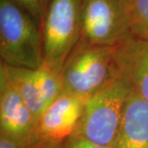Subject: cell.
Listing matches in <instances>:
<instances>
[{"label": "cell", "instance_id": "3", "mask_svg": "<svg viewBox=\"0 0 148 148\" xmlns=\"http://www.w3.org/2000/svg\"><path fill=\"white\" fill-rule=\"evenodd\" d=\"M114 47L95 45L81 39L60 73L63 93L88 98L116 77Z\"/></svg>", "mask_w": 148, "mask_h": 148}, {"label": "cell", "instance_id": "12", "mask_svg": "<svg viewBox=\"0 0 148 148\" xmlns=\"http://www.w3.org/2000/svg\"><path fill=\"white\" fill-rule=\"evenodd\" d=\"M32 16L41 28L51 0H12Z\"/></svg>", "mask_w": 148, "mask_h": 148}, {"label": "cell", "instance_id": "5", "mask_svg": "<svg viewBox=\"0 0 148 148\" xmlns=\"http://www.w3.org/2000/svg\"><path fill=\"white\" fill-rule=\"evenodd\" d=\"M131 36L128 0H83L82 40L114 47Z\"/></svg>", "mask_w": 148, "mask_h": 148}, {"label": "cell", "instance_id": "7", "mask_svg": "<svg viewBox=\"0 0 148 148\" xmlns=\"http://www.w3.org/2000/svg\"><path fill=\"white\" fill-rule=\"evenodd\" d=\"M0 135L33 143L38 138V119L0 66Z\"/></svg>", "mask_w": 148, "mask_h": 148}, {"label": "cell", "instance_id": "1", "mask_svg": "<svg viewBox=\"0 0 148 148\" xmlns=\"http://www.w3.org/2000/svg\"><path fill=\"white\" fill-rule=\"evenodd\" d=\"M0 56L2 64L36 69L44 64L41 28L12 0H0Z\"/></svg>", "mask_w": 148, "mask_h": 148}, {"label": "cell", "instance_id": "8", "mask_svg": "<svg viewBox=\"0 0 148 148\" xmlns=\"http://www.w3.org/2000/svg\"><path fill=\"white\" fill-rule=\"evenodd\" d=\"M87 98L62 93L44 111L38 122V138L49 143H64L73 134Z\"/></svg>", "mask_w": 148, "mask_h": 148}, {"label": "cell", "instance_id": "9", "mask_svg": "<svg viewBox=\"0 0 148 148\" xmlns=\"http://www.w3.org/2000/svg\"><path fill=\"white\" fill-rule=\"evenodd\" d=\"M116 77L148 103V40L131 36L114 47Z\"/></svg>", "mask_w": 148, "mask_h": 148}, {"label": "cell", "instance_id": "4", "mask_svg": "<svg viewBox=\"0 0 148 148\" xmlns=\"http://www.w3.org/2000/svg\"><path fill=\"white\" fill-rule=\"evenodd\" d=\"M83 0H51L41 26L44 65L61 72L82 37Z\"/></svg>", "mask_w": 148, "mask_h": 148}, {"label": "cell", "instance_id": "13", "mask_svg": "<svg viewBox=\"0 0 148 148\" xmlns=\"http://www.w3.org/2000/svg\"><path fill=\"white\" fill-rule=\"evenodd\" d=\"M64 148H112L110 147L101 146L95 144L77 136L76 134L71 135L69 138H67L64 143Z\"/></svg>", "mask_w": 148, "mask_h": 148}, {"label": "cell", "instance_id": "11", "mask_svg": "<svg viewBox=\"0 0 148 148\" xmlns=\"http://www.w3.org/2000/svg\"><path fill=\"white\" fill-rule=\"evenodd\" d=\"M132 36L148 40V0H128Z\"/></svg>", "mask_w": 148, "mask_h": 148}, {"label": "cell", "instance_id": "6", "mask_svg": "<svg viewBox=\"0 0 148 148\" xmlns=\"http://www.w3.org/2000/svg\"><path fill=\"white\" fill-rule=\"evenodd\" d=\"M7 76L38 122L44 111L63 93L60 73L44 65L36 69L11 67L1 63Z\"/></svg>", "mask_w": 148, "mask_h": 148}, {"label": "cell", "instance_id": "10", "mask_svg": "<svg viewBox=\"0 0 148 148\" xmlns=\"http://www.w3.org/2000/svg\"><path fill=\"white\" fill-rule=\"evenodd\" d=\"M112 148H148V103L132 90Z\"/></svg>", "mask_w": 148, "mask_h": 148}, {"label": "cell", "instance_id": "2", "mask_svg": "<svg viewBox=\"0 0 148 148\" xmlns=\"http://www.w3.org/2000/svg\"><path fill=\"white\" fill-rule=\"evenodd\" d=\"M129 86L114 77L87 98L73 134L91 143L112 147L121 126Z\"/></svg>", "mask_w": 148, "mask_h": 148}]
</instances>
